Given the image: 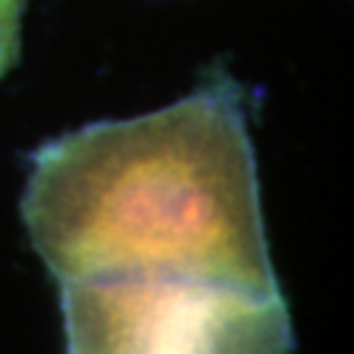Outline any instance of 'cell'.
<instances>
[{"label": "cell", "instance_id": "cell-2", "mask_svg": "<svg viewBox=\"0 0 354 354\" xmlns=\"http://www.w3.org/2000/svg\"><path fill=\"white\" fill-rule=\"evenodd\" d=\"M68 352H289L283 297L171 279L58 283Z\"/></svg>", "mask_w": 354, "mask_h": 354}, {"label": "cell", "instance_id": "cell-3", "mask_svg": "<svg viewBox=\"0 0 354 354\" xmlns=\"http://www.w3.org/2000/svg\"><path fill=\"white\" fill-rule=\"evenodd\" d=\"M26 0H0V79L19 64Z\"/></svg>", "mask_w": 354, "mask_h": 354}, {"label": "cell", "instance_id": "cell-1", "mask_svg": "<svg viewBox=\"0 0 354 354\" xmlns=\"http://www.w3.org/2000/svg\"><path fill=\"white\" fill-rule=\"evenodd\" d=\"M21 218L58 283L171 279L283 297L244 92L226 74L160 111L45 142Z\"/></svg>", "mask_w": 354, "mask_h": 354}]
</instances>
